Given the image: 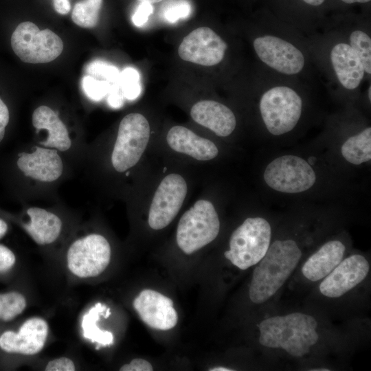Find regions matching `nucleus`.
Wrapping results in <instances>:
<instances>
[{"mask_svg": "<svg viewBox=\"0 0 371 371\" xmlns=\"http://www.w3.org/2000/svg\"><path fill=\"white\" fill-rule=\"evenodd\" d=\"M341 153L344 158L355 165L371 159V128L368 127L359 134L349 137L342 145Z\"/></svg>", "mask_w": 371, "mask_h": 371, "instance_id": "obj_23", "label": "nucleus"}, {"mask_svg": "<svg viewBox=\"0 0 371 371\" xmlns=\"http://www.w3.org/2000/svg\"><path fill=\"white\" fill-rule=\"evenodd\" d=\"M258 326L260 344L282 348L295 357L308 354L319 339L316 319L302 313L271 317L263 319Z\"/></svg>", "mask_w": 371, "mask_h": 371, "instance_id": "obj_2", "label": "nucleus"}, {"mask_svg": "<svg viewBox=\"0 0 371 371\" xmlns=\"http://www.w3.org/2000/svg\"><path fill=\"white\" fill-rule=\"evenodd\" d=\"M87 75L95 79L114 83L118 81L120 71L118 69L102 60H94L85 69Z\"/></svg>", "mask_w": 371, "mask_h": 371, "instance_id": "obj_29", "label": "nucleus"}, {"mask_svg": "<svg viewBox=\"0 0 371 371\" xmlns=\"http://www.w3.org/2000/svg\"><path fill=\"white\" fill-rule=\"evenodd\" d=\"M188 192L186 179L170 173L159 183L149 206L148 223L155 230L166 227L179 213Z\"/></svg>", "mask_w": 371, "mask_h": 371, "instance_id": "obj_10", "label": "nucleus"}, {"mask_svg": "<svg viewBox=\"0 0 371 371\" xmlns=\"http://www.w3.org/2000/svg\"><path fill=\"white\" fill-rule=\"evenodd\" d=\"M219 230V218L214 205L207 199H199L180 218L176 241L179 249L190 255L212 242Z\"/></svg>", "mask_w": 371, "mask_h": 371, "instance_id": "obj_3", "label": "nucleus"}, {"mask_svg": "<svg viewBox=\"0 0 371 371\" xmlns=\"http://www.w3.org/2000/svg\"><path fill=\"white\" fill-rule=\"evenodd\" d=\"M264 180L273 190L284 193H299L310 189L315 183V173L304 159L284 155L270 162Z\"/></svg>", "mask_w": 371, "mask_h": 371, "instance_id": "obj_9", "label": "nucleus"}, {"mask_svg": "<svg viewBox=\"0 0 371 371\" xmlns=\"http://www.w3.org/2000/svg\"><path fill=\"white\" fill-rule=\"evenodd\" d=\"M166 142L174 151L198 161H209L218 154V149L213 142L183 126L170 128L166 135Z\"/></svg>", "mask_w": 371, "mask_h": 371, "instance_id": "obj_17", "label": "nucleus"}, {"mask_svg": "<svg viewBox=\"0 0 371 371\" xmlns=\"http://www.w3.org/2000/svg\"><path fill=\"white\" fill-rule=\"evenodd\" d=\"M210 371H232L234 370L225 367H214L209 369Z\"/></svg>", "mask_w": 371, "mask_h": 371, "instance_id": "obj_41", "label": "nucleus"}, {"mask_svg": "<svg viewBox=\"0 0 371 371\" xmlns=\"http://www.w3.org/2000/svg\"><path fill=\"white\" fill-rule=\"evenodd\" d=\"M350 46L356 52L364 71L371 74V39L361 30H355L350 36Z\"/></svg>", "mask_w": 371, "mask_h": 371, "instance_id": "obj_27", "label": "nucleus"}, {"mask_svg": "<svg viewBox=\"0 0 371 371\" xmlns=\"http://www.w3.org/2000/svg\"><path fill=\"white\" fill-rule=\"evenodd\" d=\"M302 254L293 240L273 242L252 273L249 288L250 300L262 304L275 295L297 267Z\"/></svg>", "mask_w": 371, "mask_h": 371, "instance_id": "obj_1", "label": "nucleus"}, {"mask_svg": "<svg viewBox=\"0 0 371 371\" xmlns=\"http://www.w3.org/2000/svg\"><path fill=\"white\" fill-rule=\"evenodd\" d=\"M32 124L37 130L47 131V138L41 142L46 147L66 151L71 146L67 128L54 111L47 106H40L32 114Z\"/></svg>", "mask_w": 371, "mask_h": 371, "instance_id": "obj_21", "label": "nucleus"}, {"mask_svg": "<svg viewBox=\"0 0 371 371\" xmlns=\"http://www.w3.org/2000/svg\"><path fill=\"white\" fill-rule=\"evenodd\" d=\"M369 269L368 261L364 256L352 255L341 260L324 278L319 284V291L326 297H339L363 282Z\"/></svg>", "mask_w": 371, "mask_h": 371, "instance_id": "obj_13", "label": "nucleus"}, {"mask_svg": "<svg viewBox=\"0 0 371 371\" xmlns=\"http://www.w3.org/2000/svg\"><path fill=\"white\" fill-rule=\"evenodd\" d=\"M112 83L100 80L86 75L81 81L82 88L85 95L93 101H99L105 97Z\"/></svg>", "mask_w": 371, "mask_h": 371, "instance_id": "obj_30", "label": "nucleus"}, {"mask_svg": "<svg viewBox=\"0 0 371 371\" xmlns=\"http://www.w3.org/2000/svg\"><path fill=\"white\" fill-rule=\"evenodd\" d=\"M302 109L300 96L286 86L267 91L260 101V111L268 131L280 135L291 131L298 122Z\"/></svg>", "mask_w": 371, "mask_h": 371, "instance_id": "obj_7", "label": "nucleus"}, {"mask_svg": "<svg viewBox=\"0 0 371 371\" xmlns=\"http://www.w3.org/2000/svg\"><path fill=\"white\" fill-rule=\"evenodd\" d=\"M105 310V305L97 303L83 316L81 324L84 337L102 346H109L113 343V333L107 330L103 331L97 326L100 315H103Z\"/></svg>", "mask_w": 371, "mask_h": 371, "instance_id": "obj_24", "label": "nucleus"}, {"mask_svg": "<svg viewBox=\"0 0 371 371\" xmlns=\"http://www.w3.org/2000/svg\"><path fill=\"white\" fill-rule=\"evenodd\" d=\"M17 166L26 177L45 183L57 180L63 171V161L57 150L51 148L36 147L30 153H22Z\"/></svg>", "mask_w": 371, "mask_h": 371, "instance_id": "obj_16", "label": "nucleus"}, {"mask_svg": "<svg viewBox=\"0 0 371 371\" xmlns=\"http://www.w3.org/2000/svg\"><path fill=\"white\" fill-rule=\"evenodd\" d=\"M111 256V246L106 238L91 234L70 245L67 254V267L77 277H95L106 269Z\"/></svg>", "mask_w": 371, "mask_h": 371, "instance_id": "obj_8", "label": "nucleus"}, {"mask_svg": "<svg viewBox=\"0 0 371 371\" xmlns=\"http://www.w3.org/2000/svg\"><path fill=\"white\" fill-rule=\"evenodd\" d=\"M370 1L371 0H341V1L346 4L366 3L370 2Z\"/></svg>", "mask_w": 371, "mask_h": 371, "instance_id": "obj_40", "label": "nucleus"}, {"mask_svg": "<svg viewBox=\"0 0 371 371\" xmlns=\"http://www.w3.org/2000/svg\"><path fill=\"white\" fill-rule=\"evenodd\" d=\"M54 10L60 14H67L71 10L69 0H53Z\"/></svg>", "mask_w": 371, "mask_h": 371, "instance_id": "obj_38", "label": "nucleus"}, {"mask_svg": "<svg viewBox=\"0 0 371 371\" xmlns=\"http://www.w3.org/2000/svg\"><path fill=\"white\" fill-rule=\"evenodd\" d=\"M107 95V102L111 107L117 109L122 106L124 96L118 81L111 84Z\"/></svg>", "mask_w": 371, "mask_h": 371, "instance_id": "obj_33", "label": "nucleus"}, {"mask_svg": "<svg viewBox=\"0 0 371 371\" xmlns=\"http://www.w3.org/2000/svg\"><path fill=\"white\" fill-rule=\"evenodd\" d=\"M227 47L226 43L214 30L207 27H201L183 38L178 48V54L185 61L213 66L222 61Z\"/></svg>", "mask_w": 371, "mask_h": 371, "instance_id": "obj_11", "label": "nucleus"}, {"mask_svg": "<svg viewBox=\"0 0 371 371\" xmlns=\"http://www.w3.org/2000/svg\"><path fill=\"white\" fill-rule=\"evenodd\" d=\"M15 54L24 63H45L58 58L63 50L61 38L49 29L39 30L32 22L17 25L11 36Z\"/></svg>", "mask_w": 371, "mask_h": 371, "instance_id": "obj_6", "label": "nucleus"}, {"mask_svg": "<svg viewBox=\"0 0 371 371\" xmlns=\"http://www.w3.org/2000/svg\"><path fill=\"white\" fill-rule=\"evenodd\" d=\"M16 261L14 253L6 246L0 244V272L13 267Z\"/></svg>", "mask_w": 371, "mask_h": 371, "instance_id": "obj_35", "label": "nucleus"}, {"mask_svg": "<svg viewBox=\"0 0 371 371\" xmlns=\"http://www.w3.org/2000/svg\"><path fill=\"white\" fill-rule=\"evenodd\" d=\"M10 115L8 106L0 98V142L3 140L5 127L9 122Z\"/></svg>", "mask_w": 371, "mask_h": 371, "instance_id": "obj_37", "label": "nucleus"}, {"mask_svg": "<svg viewBox=\"0 0 371 371\" xmlns=\"http://www.w3.org/2000/svg\"><path fill=\"white\" fill-rule=\"evenodd\" d=\"M153 11V7L151 3L141 2L132 16L133 23L138 27L143 25Z\"/></svg>", "mask_w": 371, "mask_h": 371, "instance_id": "obj_32", "label": "nucleus"}, {"mask_svg": "<svg viewBox=\"0 0 371 371\" xmlns=\"http://www.w3.org/2000/svg\"><path fill=\"white\" fill-rule=\"evenodd\" d=\"M168 297L153 289H144L134 299L133 306L141 319L149 327L160 330L173 328L178 314Z\"/></svg>", "mask_w": 371, "mask_h": 371, "instance_id": "obj_14", "label": "nucleus"}, {"mask_svg": "<svg viewBox=\"0 0 371 371\" xmlns=\"http://www.w3.org/2000/svg\"><path fill=\"white\" fill-rule=\"evenodd\" d=\"M345 250L339 240L326 243L305 262L302 268L303 276L312 282L324 278L342 260Z\"/></svg>", "mask_w": 371, "mask_h": 371, "instance_id": "obj_20", "label": "nucleus"}, {"mask_svg": "<svg viewBox=\"0 0 371 371\" xmlns=\"http://www.w3.org/2000/svg\"><path fill=\"white\" fill-rule=\"evenodd\" d=\"M190 115L195 122L220 137L229 135L236 125V117L232 110L214 100L197 102L192 106Z\"/></svg>", "mask_w": 371, "mask_h": 371, "instance_id": "obj_18", "label": "nucleus"}, {"mask_svg": "<svg viewBox=\"0 0 371 371\" xmlns=\"http://www.w3.org/2000/svg\"><path fill=\"white\" fill-rule=\"evenodd\" d=\"M120 371H152L153 366L148 361L142 358L133 359L129 363L123 365Z\"/></svg>", "mask_w": 371, "mask_h": 371, "instance_id": "obj_36", "label": "nucleus"}, {"mask_svg": "<svg viewBox=\"0 0 371 371\" xmlns=\"http://www.w3.org/2000/svg\"><path fill=\"white\" fill-rule=\"evenodd\" d=\"M27 305L26 299L21 293L11 291L0 294V319L9 322L20 315Z\"/></svg>", "mask_w": 371, "mask_h": 371, "instance_id": "obj_26", "label": "nucleus"}, {"mask_svg": "<svg viewBox=\"0 0 371 371\" xmlns=\"http://www.w3.org/2000/svg\"><path fill=\"white\" fill-rule=\"evenodd\" d=\"M111 315L110 313V308H107L105 315H104V318H108L109 316Z\"/></svg>", "mask_w": 371, "mask_h": 371, "instance_id": "obj_43", "label": "nucleus"}, {"mask_svg": "<svg viewBox=\"0 0 371 371\" xmlns=\"http://www.w3.org/2000/svg\"><path fill=\"white\" fill-rule=\"evenodd\" d=\"M30 221L24 228L33 240L38 245H49L59 236L62 221L55 214L43 208L33 207L27 210Z\"/></svg>", "mask_w": 371, "mask_h": 371, "instance_id": "obj_22", "label": "nucleus"}, {"mask_svg": "<svg viewBox=\"0 0 371 371\" xmlns=\"http://www.w3.org/2000/svg\"><path fill=\"white\" fill-rule=\"evenodd\" d=\"M46 371H74L76 370L74 363L67 357H60L48 362Z\"/></svg>", "mask_w": 371, "mask_h": 371, "instance_id": "obj_34", "label": "nucleus"}, {"mask_svg": "<svg viewBox=\"0 0 371 371\" xmlns=\"http://www.w3.org/2000/svg\"><path fill=\"white\" fill-rule=\"evenodd\" d=\"M330 60L341 85L349 90L356 89L365 71L361 60L350 45L340 43L335 45L330 52Z\"/></svg>", "mask_w": 371, "mask_h": 371, "instance_id": "obj_19", "label": "nucleus"}, {"mask_svg": "<svg viewBox=\"0 0 371 371\" xmlns=\"http://www.w3.org/2000/svg\"><path fill=\"white\" fill-rule=\"evenodd\" d=\"M314 370V371H328L329 369H326V368H323V369H314V370Z\"/></svg>", "mask_w": 371, "mask_h": 371, "instance_id": "obj_44", "label": "nucleus"}, {"mask_svg": "<svg viewBox=\"0 0 371 371\" xmlns=\"http://www.w3.org/2000/svg\"><path fill=\"white\" fill-rule=\"evenodd\" d=\"M118 83L124 98L128 100H135L141 93L139 74L134 68L127 67L120 73Z\"/></svg>", "mask_w": 371, "mask_h": 371, "instance_id": "obj_28", "label": "nucleus"}, {"mask_svg": "<svg viewBox=\"0 0 371 371\" xmlns=\"http://www.w3.org/2000/svg\"><path fill=\"white\" fill-rule=\"evenodd\" d=\"M48 335V324L41 317L27 319L17 333L7 330L0 336V348L7 352L34 355L43 348Z\"/></svg>", "mask_w": 371, "mask_h": 371, "instance_id": "obj_15", "label": "nucleus"}, {"mask_svg": "<svg viewBox=\"0 0 371 371\" xmlns=\"http://www.w3.org/2000/svg\"><path fill=\"white\" fill-rule=\"evenodd\" d=\"M150 134L148 121L141 113H129L122 118L111 157L115 171L124 172L139 162L147 148Z\"/></svg>", "mask_w": 371, "mask_h": 371, "instance_id": "obj_5", "label": "nucleus"}, {"mask_svg": "<svg viewBox=\"0 0 371 371\" xmlns=\"http://www.w3.org/2000/svg\"><path fill=\"white\" fill-rule=\"evenodd\" d=\"M140 2H146V3H159V2H161L162 0H137Z\"/></svg>", "mask_w": 371, "mask_h": 371, "instance_id": "obj_42", "label": "nucleus"}, {"mask_svg": "<svg viewBox=\"0 0 371 371\" xmlns=\"http://www.w3.org/2000/svg\"><path fill=\"white\" fill-rule=\"evenodd\" d=\"M8 231V225L3 219L0 218V239L2 238Z\"/></svg>", "mask_w": 371, "mask_h": 371, "instance_id": "obj_39", "label": "nucleus"}, {"mask_svg": "<svg viewBox=\"0 0 371 371\" xmlns=\"http://www.w3.org/2000/svg\"><path fill=\"white\" fill-rule=\"evenodd\" d=\"M271 236V226L266 219L247 218L231 234L229 249L224 256L238 269H247L265 256L270 246Z\"/></svg>", "mask_w": 371, "mask_h": 371, "instance_id": "obj_4", "label": "nucleus"}, {"mask_svg": "<svg viewBox=\"0 0 371 371\" xmlns=\"http://www.w3.org/2000/svg\"><path fill=\"white\" fill-rule=\"evenodd\" d=\"M368 93H369V100H371V89H370V86L369 87V90H368Z\"/></svg>", "mask_w": 371, "mask_h": 371, "instance_id": "obj_45", "label": "nucleus"}, {"mask_svg": "<svg viewBox=\"0 0 371 371\" xmlns=\"http://www.w3.org/2000/svg\"><path fill=\"white\" fill-rule=\"evenodd\" d=\"M190 12V6L186 2L172 4L165 12V18L170 22H175L181 18H186Z\"/></svg>", "mask_w": 371, "mask_h": 371, "instance_id": "obj_31", "label": "nucleus"}, {"mask_svg": "<svg viewBox=\"0 0 371 371\" xmlns=\"http://www.w3.org/2000/svg\"><path fill=\"white\" fill-rule=\"evenodd\" d=\"M254 48L264 63L282 74H296L304 67V58L301 51L278 37H258L254 41Z\"/></svg>", "mask_w": 371, "mask_h": 371, "instance_id": "obj_12", "label": "nucleus"}, {"mask_svg": "<svg viewBox=\"0 0 371 371\" xmlns=\"http://www.w3.org/2000/svg\"><path fill=\"white\" fill-rule=\"evenodd\" d=\"M103 0H82L77 2L73 9L71 19L83 28L95 27L99 19Z\"/></svg>", "mask_w": 371, "mask_h": 371, "instance_id": "obj_25", "label": "nucleus"}]
</instances>
